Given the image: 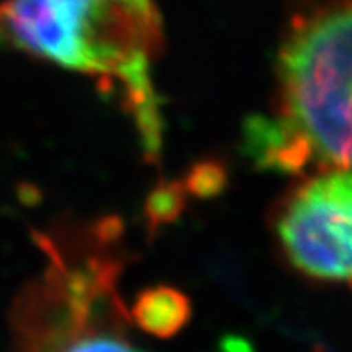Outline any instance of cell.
Here are the masks:
<instances>
[{"instance_id": "7a4b0ae2", "label": "cell", "mask_w": 352, "mask_h": 352, "mask_svg": "<svg viewBox=\"0 0 352 352\" xmlns=\"http://www.w3.org/2000/svg\"><path fill=\"white\" fill-rule=\"evenodd\" d=\"M78 38L83 72L116 76L126 99L155 92L149 60L162 43L153 0H56Z\"/></svg>"}, {"instance_id": "277c9868", "label": "cell", "mask_w": 352, "mask_h": 352, "mask_svg": "<svg viewBox=\"0 0 352 352\" xmlns=\"http://www.w3.org/2000/svg\"><path fill=\"white\" fill-rule=\"evenodd\" d=\"M0 43L83 72L81 47L56 0H4L0 4Z\"/></svg>"}, {"instance_id": "ba28073f", "label": "cell", "mask_w": 352, "mask_h": 352, "mask_svg": "<svg viewBox=\"0 0 352 352\" xmlns=\"http://www.w3.org/2000/svg\"><path fill=\"white\" fill-rule=\"evenodd\" d=\"M227 180L228 176L225 166L219 160L207 158L190 167L184 182V189L198 198H214L225 190Z\"/></svg>"}, {"instance_id": "6da1fadb", "label": "cell", "mask_w": 352, "mask_h": 352, "mask_svg": "<svg viewBox=\"0 0 352 352\" xmlns=\"http://www.w3.org/2000/svg\"><path fill=\"white\" fill-rule=\"evenodd\" d=\"M352 19L349 0L295 25L280 51L283 113L324 169L351 164Z\"/></svg>"}, {"instance_id": "52a82bcc", "label": "cell", "mask_w": 352, "mask_h": 352, "mask_svg": "<svg viewBox=\"0 0 352 352\" xmlns=\"http://www.w3.org/2000/svg\"><path fill=\"white\" fill-rule=\"evenodd\" d=\"M186 207V189L180 182H160L146 199V218L149 228L157 230L180 218Z\"/></svg>"}, {"instance_id": "5b68a950", "label": "cell", "mask_w": 352, "mask_h": 352, "mask_svg": "<svg viewBox=\"0 0 352 352\" xmlns=\"http://www.w3.org/2000/svg\"><path fill=\"white\" fill-rule=\"evenodd\" d=\"M243 149L257 167L287 175L316 162L309 139L283 116H252L243 126Z\"/></svg>"}, {"instance_id": "3957f363", "label": "cell", "mask_w": 352, "mask_h": 352, "mask_svg": "<svg viewBox=\"0 0 352 352\" xmlns=\"http://www.w3.org/2000/svg\"><path fill=\"white\" fill-rule=\"evenodd\" d=\"M277 230L292 263L309 277L349 283L352 266V180L325 169L295 190Z\"/></svg>"}, {"instance_id": "8992f818", "label": "cell", "mask_w": 352, "mask_h": 352, "mask_svg": "<svg viewBox=\"0 0 352 352\" xmlns=\"http://www.w3.org/2000/svg\"><path fill=\"white\" fill-rule=\"evenodd\" d=\"M192 315L187 295L171 286H155L139 293L131 309L135 324L157 338H171L180 333Z\"/></svg>"}]
</instances>
